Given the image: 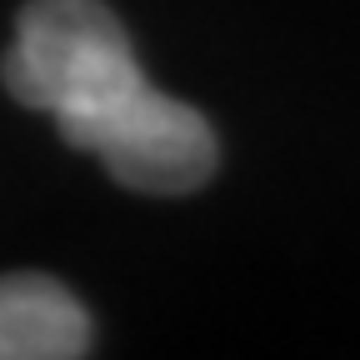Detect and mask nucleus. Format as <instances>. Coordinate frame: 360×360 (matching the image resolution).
I'll return each instance as SVG.
<instances>
[{
    "label": "nucleus",
    "instance_id": "nucleus-1",
    "mask_svg": "<svg viewBox=\"0 0 360 360\" xmlns=\"http://www.w3.org/2000/svg\"><path fill=\"white\" fill-rule=\"evenodd\" d=\"M0 75L20 105L45 110L130 191L186 195L215 170L210 120L146 80L125 25L101 0H30Z\"/></svg>",
    "mask_w": 360,
    "mask_h": 360
},
{
    "label": "nucleus",
    "instance_id": "nucleus-2",
    "mask_svg": "<svg viewBox=\"0 0 360 360\" xmlns=\"http://www.w3.org/2000/svg\"><path fill=\"white\" fill-rule=\"evenodd\" d=\"M90 350L85 305L51 276H0V360H75Z\"/></svg>",
    "mask_w": 360,
    "mask_h": 360
}]
</instances>
